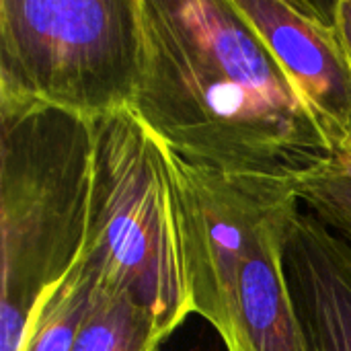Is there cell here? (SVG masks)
<instances>
[{
    "mask_svg": "<svg viewBox=\"0 0 351 351\" xmlns=\"http://www.w3.org/2000/svg\"><path fill=\"white\" fill-rule=\"evenodd\" d=\"M339 167H343V169H348V171H351V150L346 154V158L339 162Z\"/></svg>",
    "mask_w": 351,
    "mask_h": 351,
    "instance_id": "cell-12",
    "label": "cell"
},
{
    "mask_svg": "<svg viewBox=\"0 0 351 351\" xmlns=\"http://www.w3.org/2000/svg\"><path fill=\"white\" fill-rule=\"evenodd\" d=\"M171 335L156 317L99 286L72 351H158Z\"/></svg>",
    "mask_w": 351,
    "mask_h": 351,
    "instance_id": "cell-9",
    "label": "cell"
},
{
    "mask_svg": "<svg viewBox=\"0 0 351 351\" xmlns=\"http://www.w3.org/2000/svg\"><path fill=\"white\" fill-rule=\"evenodd\" d=\"M331 19L351 62V0H331Z\"/></svg>",
    "mask_w": 351,
    "mask_h": 351,
    "instance_id": "cell-11",
    "label": "cell"
},
{
    "mask_svg": "<svg viewBox=\"0 0 351 351\" xmlns=\"http://www.w3.org/2000/svg\"><path fill=\"white\" fill-rule=\"evenodd\" d=\"M80 257L103 290L125 296L171 333L195 315L171 154L132 109L95 121Z\"/></svg>",
    "mask_w": 351,
    "mask_h": 351,
    "instance_id": "cell-4",
    "label": "cell"
},
{
    "mask_svg": "<svg viewBox=\"0 0 351 351\" xmlns=\"http://www.w3.org/2000/svg\"><path fill=\"white\" fill-rule=\"evenodd\" d=\"M97 294L99 278L80 257L76 265L43 294L31 313L19 351L74 350Z\"/></svg>",
    "mask_w": 351,
    "mask_h": 351,
    "instance_id": "cell-8",
    "label": "cell"
},
{
    "mask_svg": "<svg viewBox=\"0 0 351 351\" xmlns=\"http://www.w3.org/2000/svg\"><path fill=\"white\" fill-rule=\"evenodd\" d=\"M138 119L177 156L298 183L337 156L232 0H142Z\"/></svg>",
    "mask_w": 351,
    "mask_h": 351,
    "instance_id": "cell-1",
    "label": "cell"
},
{
    "mask_svg": "<svg viewBox=\"0 0 351 351\" xmlns=\"http://www.w3.org/2000/svg\"><path fill=\"white\" fill-rule=\"evenodd\" d=\"M169 154L195 315L226 351H304L286 274L302 214L296 183L226 175Z\"/></svg>",
    "mask_w": 351,
    "mask_h": 351,
    "instance_id": "cell-2",
    "label": "cell"
},
{
    "mask_svg": "<svg viewBox=\"0 0 351 351\" xmlns=\"http://www.w3.org/2000/svg\"><path fill=\"white\" fill-rule=\"evenodd\" d=\"M93 148V121L0 101V351L21 350L31 313L82 255Z\"/></svg>",
    "mask_w": 351,
    "mask_h": 351,
    "instance_id": "cell-3",
    "label": "cell"
},
{
    "mask_svg": "<svg viewBox=\"0 0 351 351\" xmlns=\"http://www.w3.org/2000/svg\"><path fill=\"white\" fill-rule=\"evenodd\" d=\"M142 0H0V101L99 121L132 109Z\"/></svg>",
    "mask_w": 351,
    "mask_h": 351,
    "instance_id": "cell-5",
    "label": "cell"
},
{
    "mask_svg": "<svg viewBox=\"0 0 351 351\" xmlns=\"http://www.w3.org/2000/svg\"><path fill=\"white\" fill-rule=\"evenodd\" d=\"M306 212L351 247V171L333 165L296 183Z\"/></svg>",
    "mask_w": 351,
    "mask_h": 351,
    "instance_id": "cell-10",
    "label": "cell"
},
{
    "mask_svg": "<svg viewBox=\"0 0 351 351\" xmlns=\"http://www.w3.org/2000/svg\"><path fill=\"white\" fill-rule=\"evenodd\" d=\"M286 274L304 351H351V247L302 210L286 247Z\"/></svg>",
    "mask_w": 351,
    "mask_h": 351,
    "instance_id": "cell-7",
    "label": "cell"
},
{
    "mask_svg": "<svg viewBox=\"0 0 351 351\" xmlns=\"http://www.w3.org/2000/svg\"><path fill=\"white\" fill-rule=\"evenodd\" d=\"M315 115L337 165L351 150V62L329 0H232Z\"/></svg>",
    "mask_w": 351,
    "mask_h": 351,
    "instance_id": "cell-6",
    "label": "cell"
}]
</instances>
